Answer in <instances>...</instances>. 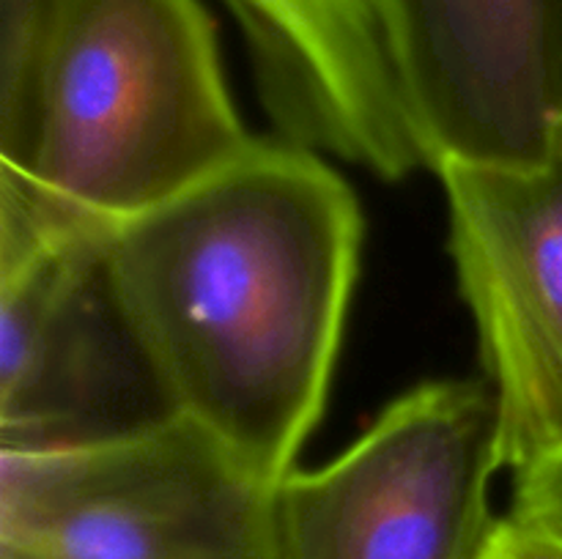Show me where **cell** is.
Returning a JSON list of instances; mask_svg holds the SVG:
<instances>
[{
  "instance_id": "cell-1",
  "label": "cell",
  "mask_w": 562,
  "mask_h": 559,
  "mask_svg": "<svg viewBox=\"0 0 562 559\" xmlns=\"http://www.w3.org/2000/svg\"><path fill=\"white\" fill-rule=\"evenodd\" d=\"M362 233L344 175L289 140H256L192 190L102 228L173 414L274 482L324 414Z\"/></svg>"
},
{
  "instance_id": "cell-2",
  "label": "cell",
  "mask_w": 562,
  "mask_h": 559,
  "mask_svg": "<svg viewBox=\"0 0 562 559\" xmlns=\"http://www.w3.org/2000/svg\"><path fill=\"white\" fill-rule=\"evenodd\" d=\"M256 140L201 0H66L31 164L0 175L60 219L110 228L192 190Z\"/></svg>"
},
{
  "instance_id": "cell-3",
  "label": "cell",
  "mask_w": 562,
  "mask_h": 559,
  "mask_svg": "<svg viewBox=\"0 0 562 559\" xmlns=\"http://www.w3.org/2000/svg\"><path fill=\"white\" fill-rule=\"evenodd\" d=\"M278 486L179 414L0 449V559H278Z\"/></svg>"
},
{
  "instance_id": "cell-4",
  "label": "cell",
  "mask_w": 562,
  "mask_h": 559,
  "mask_svg": "<svg viewBox=\"0 0 562 559\" xmlns=\"http://www.w3.org/2000/svg\"><path fill=\"white\" fill-rule=\"evenodd\" d=\"M168 417L102 228L60 219L0 175V449L82 447Z\"/></svg>"
},
{
  "instance_id": "cell-5",
  "label": "cell",
  "mask_w": 562,
  "mask_h": 559,
  "mask_svg": "<svg viewBox=\"0 0 562 559\" xmlns=\"http://www.w3.org/2000/svg\"><path fill=\"white\" fill-rule=\"evenodd\" d=\"M499 469L492 384H417L338 458L280 480L278 559H486Z\"/></svg>"
},
{
  "instance_id": "cell-6",
  "label": "cell",
  "mask_w": 562,
  "mask_h": 559,
  "mask_svg": "<svg viewBox=\"0 0 562 559\" xmlns=\"http://www.w3.org/2000/svg\"><path fill=\"white\" fill-rule=\"evenodd\" d=\"M450 255L499 406L503 466L525 475L562 444V121L536 164L445 159Z\"/></svg>"
},
{
  "instance_id": "cell-7",
  "label": "cell",
  "mask_w": 562,
  "mask_h": 559,
  "mask_svg": "<svg viewBox=\"0 0 562 559\" xmlns=\"http://www.w3.org/2000/svg\"><path fill=\"white\" fill-rule=\"evenodd\" d=\"M428 168L536 164L562 121V0H387Z\"/></svg>"
},
{
  "instance_id": "cell-8",
  "label": "cell",
  "mask_w": 562,
  "mask_h": 559,
  "mask_svg": "<svg viewBox=\"0 0 562 559\" xmlns=\"http://www.w3.org/2000/svg\"><path fill=\"white\" fill-rule=\"evenodd\" d=\"M283 140L384 181L428 168L387 0H225Z\"/></svg>"
},
{
  "instance_id": "cell-9",
  "label": "cell",
  "mask_w": 562,
  "mask_h": 559,
  "mask_svg": "<svg viewBox=\"0 0 562 559\" xmlns=\"http://www.w3.org/2000/svg\"><path fill=\"white\" fill-rule=\"evenodd\" d=\"M66 0H0V170L25 173Z\"/></svg>"
},
{
  "instance_id": "cell-10",
  "label": "cell",
  "mask_w": 562,
  "mask_h": 559,
  "mask_svg": "<svg viewBox=\"0 0 562 559\" xmlns=\"http://www.w3.org/2000/svg\"><path fill=\"white\" fill-rule=\"evenodd\" d=\"M510 515L562 535V444L541 464L514 477Z\"/></svg>"
},
{
  "instance_id": "cell-11",
  "label": "cell",
  "mask_w": 562,
  "mask_h": 559,
  "mask_svg": "<svg viewBox=\"0 0 562 559\" xmlns=\"http://www.w3.org/2000/svg\"><path fill=\"white\" fill-rule=\"evenodd\" d=\"M486 559H562V535L508 513Z\"/></svg>"
}]
</instances>
